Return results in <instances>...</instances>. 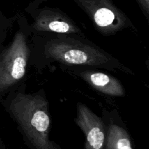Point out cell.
<instances>
[{"mask_svg": "<svg viewBox=\"0 0 149 149\" xmlns=\"http://www.w3.org/2000/svg\"><path fill=\"white\" fill-rule=\"evenodd\" d=\"M10 111L29 149H61L49 138L50 118L45 97L19 93L12 100Z\"/></svg>", "mask_w": 149, "mask_h": 149, "instance_id": "1", "label": "cell"}, {"mask_svg": "<svg viewBox=\"0 0 149 149\" xmlns=\"http://www.w3.org/2000/svg\"><path fill=\"white\" fill-rule=\"evenodd\" d=\"M45 51L47 58L61 63L127 70L104 51L77 41H50L45 46Z\"/></svg>", "mask_w": 149, "mask_h": 149, "instance_id": "2", "label": "cell"}, {"mask_svg": "<svg viewBox=\"0 0 149 149\" xmlns=\"http://www.w3.org/2000/svg\"><path fill=\"white\" fill-rule=\"evenodd\" d=\"M89 16L103 34H114L130 24L112 0H72Z\"/></svg>", "mask_w": 149, "mask_h": 149, "instance_id": "3", "label": "cell"}, {"mask_svg": "<svg viewBox=\"0 0 149 149\" xmlns=\"http://www.w3.org/2000/svg\"><path fill=\"white\" fill-rule=\"evenodd\" d=\"M29 49L26 36L19 31L0 56V91L20 81L26 72Z\"/></svg>", "mask_w": 149, "mask_h": 149, "instance_id": "4", "label": "cell"}, {"mask_svg": "<svg viewBox=\"0 0 149 149\" xmlns=\"http://www.w3.org/2000/svg\"><path fill=\"white\" fill-rule=\"evenodd\" d=\"M75 122L85 136L84 149H104L106 128L100 117L87 106L79 103Z\"/></svg>", "mask_w": 149, "mask_h": 149, "instance_id": "5", "label": "cell"}, {"mask_svg": "<svg viewBox=\"0 0 149 149\" xmlns=\"http://www.w3.org/2000/svg\"><path fill=\"white\" fill-rule=\"evenodd\" d=\"M33 29L38 31L58 33H79L81 31L72 20L59 10L44 8L35 17Z\"/></svg>", "mask_w": 149, "mask_h": 149, "instance_id": "6", "label": "cell"}, {"mask_svg": "<svg viewBox=\"0 0 149 149\" xmlns=\"http://www.w3.org/2000/svg\"><path fill=\"white\" fill-rule=\"evenodd\" d=\"M80 74L84 81L103 94L113 97H123L125 95L122 84L112 76L97 71H84Z\"/></svg>", "mask_w": 149, "mask_h": 149, "instance_id": "7", "label": "cell"}, {"mask_svg": "<svg viewBox=\"0 0 149 149\" xmlns=\"http://www.w3.org/2000/svg\"><path fill=\"white\" fill-rule=\"evenodd\" d=\"M104 149H134L127 131L120 125L111 123L106 129Z\"/></svg>", "mask_w": 149, "mask_h": 149, "instance_id": "8", "label": "cell"}, {"mask_svg": "<svg viewBox=\"0 0 149 149\" xmlns=\"http://www.w3.org/2000/svg\"><path fill=\"white\" fill-rule=\"evenodd\" d=\"M143 12L148 17L149 14V0H136Z\"/></svg>", "mask_w": 149, "mask_h": 149, "instance_id": "9", "label": "cell"}, {"mask_svg": "<svg viewBox=\"0 0 149 149\" xmlns=\"http://www.w3.org/2000/svg\"><path fill=\"white\" fill-rule=\"evenodd\" d=\"M47 1V0H35V1L33 2V4H40L41 2H42V1Z\"/></svg>", "mask_w": 149, "mask_h": 149, "instance_id": "10", "label": "cell"}, {"mask_svg": "<svg viewBox=\"0 0 149 149\" xmlns=\"http://www.w3.org/2000/svg\"><path fill=\"white\" fill-rule=\"evenodd\" d=\"M0 149H6L5 147L3 146V144L1 143H0Z\"/></svg>", "mask_w": 149, "mask_h": 149, "instance_id": "11", "label": "cell"}]
</instances>
